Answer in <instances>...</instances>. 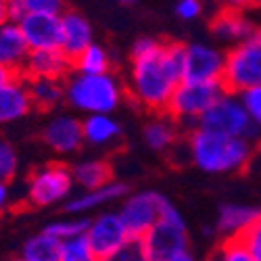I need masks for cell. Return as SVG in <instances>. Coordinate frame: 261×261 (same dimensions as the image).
Masks as SVG:
<instances>
[{
	"instance_id": "obj_1",
	"label": "cell",
	"mask_w": 261,
	"mask_h": 261,
	"mask_svg": "<svg viewBox=\"0 0 261 261\" xmlns=\"http://www.w3.org/2000/svg\"><path fill=\"white\" fill-rule=\"evenodd\" d=\"M184 82V44L173 40L138 38L129 50L125 94L148 113H165Z\"/></svg>"
},
{
	"instance_id": "obj_2",
	"label": "cell",
	"mask_w": 261,
	"mask_h": 261,
	"mask_svg": "<svg viewBox=\"0 0 261 261\" xmlns=\"http://www.w3.org/2000/svg\"><path fill=\"white\" fill-rule=\"evenodd\" d=\"M184 140L190 161L211 176H228V173L245 171L255 155L253 140L217 136L199 127L188 129Z\"/></svg>"
},
{
	"instance_id": "obj_3",
	"label": "cell",
	"mask_w": 261,
	"mask_h": 261,
	"mask_svg": "<svg viewBox=\"0 0 261 261\" xmlns=\"http://www.w3.org/2000/svg\"><path fill=\"white\" fill-rule=\"evenodd\" d=\"M127 98L125 82L113 71L109 73H77L65 80V105L86 115H113Z\"/></svg>"
},
{
	"instance_id": "obj_4",
	"label": "cell",
	"mask_w": 261,
	"mask_h": 261,
	"mask_svg": "<svg viewBox=\"0 0 261 261\" xmlns=\"http://www.w3.org/2000/svg\"><path fill=\"white\" fill-rule=\"evenodd\" d=\"M222 84L234 94L261 86V28H255L243 42L230 46Z\"/></svg>"
},
{
	"instance_id": "obj_5",
	"label": "cell",
	"mask_w": 261,
	"mask_h": 261,
	"mask_svg": "<svg viewBox=\"0 0 261 261\" xmlns=\"http://www.w3.org/2000/svg\"><path fill=\"white\" fill-rule=\"evenodd\" d=\"M199 129L217 134V136H228V138H245V140H257L259 129L251 121L247 109L241 100V94L224 92L220 98L213 102V107L199 119Z\"/></svg>"
},
{
	"instance_id": "obj_6",
	"label": "cell",
	"mask_w": 261,
	"mask_h": 261,
	"mask_svg": "<svg viewBox=\"0 0 261 261\" xmlns=\"http://www.w3.org/2000/svg\"><path fill=\"white\" fill-rule=\"evenodd\" d=\"M73 173L65 163H44L28 176L25 199L28 205L36 209H46L55 205H65L73 197Z\"/></svg>"
},
{
	"instance_id": "obj_7",
	"label": "cell",
	"mask_w": 261,
	"mask_h": 261,
	"mask_svg": "<svg viewBox=\"0 0 261 261\" xmlns=\"http://www.w3.org/2000/svg\"><path fill=\"white\" fill-rule=\"evenodd\" d=\"M226 92L222 82H209V84H197V82H182L178 90L173 92L169 105H167V115L176 119L178 125L194 129L199 119L213 107V102Z\"/></svg>"
},
{
	"instance_id": "obj_8",
	"label": "cell",
	"mask_w": 261,
	"mask_h": 261,
	"mask_svg": "<svg viewBox=\"0 0 261 261\" xmlns=\"http://www.w3.org/2000/svg\"><path fill=\"white\" fill-rule=\"evenodd\" d=\"M142 241L150 261H167L190 251V232L180 209L171 203L161 220L142 236Z\"/></svg>"
},
{
	"instance_id": "obj_9",
	"label": "cell",
	"mask_w": 261,
	"mask_h": 261,
	"mask_svg": "<svg viewBox=\"0 0 261 261\" xmlns=\"http://www.w3.org/2000/svg\"><path fill=\"white\" fill-rule=\"evenodd\" d=\"M171 201L159 190H138L129 192L119 205V215L129 232V236L142 238L165 213Z\"/></svg>"
},
{
	"instance_id": "obj_10",
	"label": "cell",
	"mask_w": 261,
	"mask_h": 261,
	"mask_svg": "<svg viewBox=\"0 0 261 261\" xmlns=\"http://www.w3.org/2000/svg\"><path fill=\"white\" fill-rule=\"evenodd\" d=\"M226 69V53L203 42L184 44V82H222Z\"/></svg>"
},
{
	"instance_id": "obj_11",
	"label": "cell",
	"mask_w": 261,
	"mask_h": 261,
	"mask_svg": "<svg viewBox=\"0 0 261 261\" xmlns=\"http://www.w3.org/2000/svg\"><path fill=\"white\" fill-rule=\"evenodd\" d=\"M40 138L57 155H73L86 144L82 119L73 113H55L42 127Z\"/></svg>"
},
{
	"instance_id": "obj_12",
	"label": "cell",
	"mask_w": 261,
	"mask_h": 261,
	"mask_svg": "<svg viewBox=\"0 0 261 261\" xmlns=\"http://www.w3.org/2000/svg\"><path fill=\"white\" fill-rule=\"evenodd\" d=\"M86 238L90 241L98 261L119 249L127 238L129 232L121 220L119 211H100L98 215L90 217V224L86 228Z\"/></svg>"
},
{
	"instance_id": "obj_13",
	"label": "cell",
	"mask_w": 261,
	"mask_h": 261,
	"mask_svg": "<svg viewBox=\"0 0 261 261\" xmlns=\"http://www.w3.org/2000/svg\"><path fill=\"white\" fill-rule=\"evenodd\" d=\"M17 23L32 50H61V15L28 13Z\"/></svg>"
},
{
	"instance_id": "obj_14",
	"label": "cell",
	"mask_w": 261,
	"mask_h": 261,
	"mask_svg": "<svg viewBox=\"0 0 261 261\" xmlns=\"http://www.w3.org/2000/svg\"><path fill=\"white\" fill-rule=\"evenodd\" d=\"M73 73V61L63 50H32L21 77L25 80H67Z\"/></svg>"
},
{
	"instance_id": "obj_15",
	"label": "cell",
	"mask_w": 261,
	"mask_h": 261,
	"mask_svg": "<svg viewBox=\"0 0 261 261\" xmlns=\"http://www.w3.org/2000/svg\"><path fill=\"white\" fill-rule=\"evenodd\" d=\"M261 217V207L247 205V203H224L217 209L213 232L220 241H232L238 238L251 224Z\"/></svg>"
},
{
	"instance_id": "obj_16",
	"label": "cell",
	"mask_w": 261,
	"mask_h": 261,
	"mask_svg": "<svg viewBox=\"0 0 261 261\" xmlns=\"http://www.w3.org/2000/svg\"><path fill=\"white\" fill-rule=\"evenodd\" d=\"M127 194H129L127 184L113 180L111 184H107L102 188L82 190L80 194H73V197L63 205V213L65 215H88V213L98 211L107 205L121 203Z\"/></svg>"
},
{
	"instance_id": "obj_17",
	"label": "cell",
	"mask_w": 261,
	"mask_h": 261,
	"mask_svg": "<svg viewBox=\"0 0 261 261\" xmlns=\"http://www.w3.org/2000/svg\"><path fill=\"white\" fill-rule=\"evenodd\" d=\"M34 111L28 80L15 75L11 82L0 86V127L25 119Z\"/></svg>"
},
{
	"instance_id": "obj_18",
	"label": "cell",
	"mask_w": 261,
	"mask_h": 261,
	"mask_svg": "<svg viewBox=\"0 0 261 261\" xmlns=\"http://www.w3.org/2000/svg\"><path fill=\"white\" fill-rule=\"evenodd\" d=\"M90 44H94L92 23L77 11H65L61 15V50L75 61Z\"/></svg>"
},
{
	"instance_id": "obj_19",
	"label": "cell",
	"mask_w": 261,
	"mask_h": 261,
	"mask_svg": "<svg viewBox=\"0 0 261 261\" xmlns=\"http://www.w3.org/2000/svg\"><path fill=\"white\" fill-rule=\"evenodd\" d=\"M30 53L32 48L17 21H9V23L0 25V63L5 67H9L19 75Z\"/></svg>"
},
{
	"instance_id": "obj_20",
	"label": "cell",
	"mask_w": 261,
	"mask_h": 261,
	"mask_svg": "<svg viewBox=\"0 0 261 261\" xmlns=\"http://www.w3.org/2000/svg\"><path fill=\"white\" fill-rule=\"evenodd\" d=\"M180 136H182V127L167 113L153 115L142 127V140L155 153H167V150H171L180 142Z\"/></svg>"
},
{
	"instance_id": "obj_21",
	"label": "cell",
	"mask_w": 261,
	"mask_h": 261,
	"mask_svg": "<svg viewBox=\"0 0 261 261\" xmlns=\"http://www.w3.org/2000/svg\"><path fill=\"white\" fill-rule=\"evenodd\" d=\"M84 142L94 148H109L121 142V123L113 115H86L82 119Z\"/></svg>"
},
{
	"instance_id": "obj_22",
	"label": "cell",
	"mask_w": 261,
	"mask_h": 261,
	"mask_svg": "<svg viewBox=\"0 0 261 261\" xmlns=\"http://www.w3.org/2000/svg\"><path fill=\"white\" fill-rule=\"evenodd\" d=\"M255 28L251 25V21L243 15V11H236V9H224L220 11L213 21H211V32L217 40H224L228 44H238L243 42Z\"/></svg>"
},
{
	"instance_id": "obj_23",
	"label": "cell",
	"mask_w": 261,
	"mask_h": 261,
	"mask_svg": "<svg viewBox=\"0 0 261 261\" xmlns=\"http://www.w3.org/2000/svg\"><path fill=\"white\" fill-rule=\"evenodd\" d=\"M71 173L82 190H96L113 182V165L107 159H82L71 165Z\"/></svg>"
},
{
	"instance_id": "obj_24",
	"label": "cell",
	"mask_w": 261,
	"mask_h": 261,
	"mask_svg": "<svg viewBox=\"0 0 261 261\" xmlns=\"http://www.w3.org/2000/svg\"><path fill=\"white\" fill-rule=\"evenodd\" d=\"M30 96L36 111L50 113L65 102V82L63 80H28Z\"/></svg>"
},
{
	"instance_id": "obj_25",
	"label": "cell",
	"mask_w": 261,
	"mask_h": 261,
	"mask_svg": "<svg viewBox=\"0 0 261 261\" xmlns=\"http://www.w3.org/2000/svg\"><path fill=\"white\" fill-rule=\"evenodd\" d=\"M19 257L25 261H61V241L40 230L23 241L19 247Z\"/></svg>"
},
{
	"instance_id": "obj_26",
	"label": "cell",
	"mask_w": 261,
	"mask_h": 261,
	"mask_svg": "<svg viewBox=\"0 0 261 261\" xmlns=\"http://www.w3.org/2000/svg\"><path fill=\"white\" fill-rule=\"evenodd\" d=\"M111 65H113V59L109 55V50L100 44H90L86 48L75 61H73V71L77 73H109L111 71Z\"/></svg>"
},
{
	"instance_id": "obj_27",
	"label": "cell",
	"mask_w": 261,
	"mask_h": 261,
	"mask_svg": "<svg viewBox=\"0 0 261 261\" xmlns=\"http://www.w3.org/2000/svg\"><path fill=\"white\" fill-rule=\"evenodd\" d=\"M88 224H90L88 215H67V217H59V220L48 222L42 230H44L46 234H50V236H55L57 241L65 243V241H69V238L86 234Z\"/></svg>"
},
{
	"instance_id": "obj_28",
	"label": "cell",
	"mask_w": 261,
	"mask_h": 261,
	"mask_svg": "<svg viewBox=\"0 0 261 261\" xmlns=\"http://www.w3.org/2000/svg\"><path fill=\"white\" fill-rule=\"evenodd\" d=\"M28 13L63 15L65 0H11V21H17Z\"/></svg>"
},
{
	"instance_id": "obj_29",
	"label": "cell",
	"mask_w": 261,
	"mask_h": 261,
	"mask_svg": "<svg viewBox=\"0 0 261 261\" xmlns=\"http://www.w3.org/2000/svg\"><path fill=\"white\" fill-rule=\"evenodd\" d=\"M61 261H98V257L86 234H80L61 243Z\"/></svg>"
},
{
	"instance_id": "obj_30",
	"label": "cell",
	"mask_w": 261,
	"mask_h": 261,
	"mask_svg": "<svg viewBox=\"0 0 261 261\" xmlns=\"http://www.w3.org/2000/svg\"><path fill=\"white\" fill-rule=\"evenodd\" d=\"M100 261H150V257H148V251L144 247L142 238L129 236L119 249H115L113 253H109Z\"/></svg>"
},
{
	"instance_id": "obj_31",
	"label": "cell",
	"mask_w": 261,
	"mask_h": 261,
	"mask_svg": "<svg viewBox=\"0 0 261 261\" xmlns=\"http://www.w3.org/2000/svg\"><path fill=\"white\" fill-rule=\"evenodd\" d=\"M19 173V155L17 148L0 136V182L11 184Z\"/></svg>"
},
{
	"instance_id": "obj_32",
	"label": "cell",
	"mask_w": 261,
	"mask_h": 261,
	"mask_svg": "<svg viewBox=\"0 0 261 261\" xmlns=\"http://www.w3.org/2000/svg\"><path fill=\"white\" fill-rule=\"evenodd\" d=\"M207 261H253V257L247 253V249L241 245L238 238L232 241H220Z\"/></svg>"
},
{
	"instance_id": "obj_33",
	"label": "cell",
	"mask_w": 261,
	"mask_h": 261,
	"mask_svg": "<svg viewBox=\"0 0 261 261\" xmlns=\"http://www.w3.org/2000/svg\"><path fill=\"white\" fill-rule=\"evenodd\" d=\"M238 241L253 257V261H261V217L238 236Z\"/></svg>"
},
{
	"instance_id": "obj_34",
	"label": "cell",
	"mask_w": 261,
	"mask_h": 261,
	"mask_svg": "<svg viewBox=\"0 0 261 261\" xmlns=\"http://www.w3.org/2000/svg\"><path fill=\"white\" fill-rule=\"evenodd\" d=\"M241 100H243V105H245V109H247L251 121L257 125V129L261 132V86L243 92V94H241Z\"/></svg>"
},
{
	"instance_id": "obj_35",
	"label": "cell",
	"mask_w": 261,
	"mask_h": 261,
	"mask_svg": "<svg viewBox=\"0 0 261 261\" xmlns=\"http://www.w3.org/2000/svg\"><path fill=\"white\" fill-rule=\"evenodd\" d=\"M203 13V0H178L176 3V15L182 21H194Z\"/></svg>"
},
{
	"instance_id": "obj_36",
	"label": "cell",
	"mask_w": 261,
	"mask_h": 261,
	"mask_svg": "<svg viewBox=\"0 0 261 261\" xmlns=\"http://www.w3.org/2000/svg\"><path fill=\"white\" fill-rule=\"evenodd\" d=\"M9 203H11V184L0 182V215L9 209Z\"/></svg>"
},
{
	"instance_id": "obj_37",
	"label": "cell",
	"mask_w": 261,
	"mask_h": 261,
	"mask_svg": "<svg viewBox=\"0 0 261 261\" xmlns=\"http://www.w3.org/2000/svg\"><path fill=\"white\" fill-rule=\"evenodd\" d=\"M11 21V0H0V25Z\"/></svg>"
},
{
	"instance_id": "obj_38",
	"label": "cell",
	"mask_w": 261,
	"mask_h": 261,
	"mask_svg": "<svg viewBox=\"0 0 261 261\" xmlns=\"http://www.w3.org/2000/svg\"><path fill=\"white\" fill-rule=\"evenodd\" d=\"M15 75H17L15 71H11L9 67H5V65L0 63V86H5L7 82H11V80H13Z\"/></svg>"
},
{
	"instance_id": "obj_39",
	"label": "cell",
	"mask_w": 261,
	"mask_h": 261,
	"mask_svg": "<svg viewBox=\"0 0 261 261\" xmlns=\"http://www.w3.org/2000/svg\"><path fill=\"white\" fill-rule=\"evenodd\" d=\"M167 261H199V259L194 257V253H192V251H186V253H180V255L171 257V259H167Z\"/></svg>"
},
{
	"instance_id": "obj_40",
	"label": "cell",
	"mask_w": 261,
	"mask_h": 261,
	"mask_svg": "<svg viewBox=\"0 0 261 261\" xmlns=\"http://www.w3.org/2000/svg\"><path fill=\"white\" fill-rule=\"evenodd\" d=\"M117 3H121V5H134L136 0H117Z\"/></svg>"
},
{
	"instance_id": "obj_41",
	"label": "cell",
	"mask_w": 261,
	"mask_h": 261,
	"mask_svg": "<svg viewBox=\"0 0 261 261\" xmlns=\"http://www.w3.org/2000/svg\"><path fill=\"white\" fill-rule=\"evenodd\" d=\"M247 5H261V0H245Z\"/></svg>"
},
{
	"instance_id": "obj_42",
	"label": "cell",
	"mask_w": 261,
	"mask_h": 261,
	"mask_svg": "<svg viewBox=\"0 0 261 261\" xmlns=\"http://www.w3.org/2000/svg\"><path fill=\"white\" fill-rule=\"evenodd\" d=\"M7 261H25V259H21V257L17 255V257H11V259H7Z\"/></svg>"
}]
</instances>
